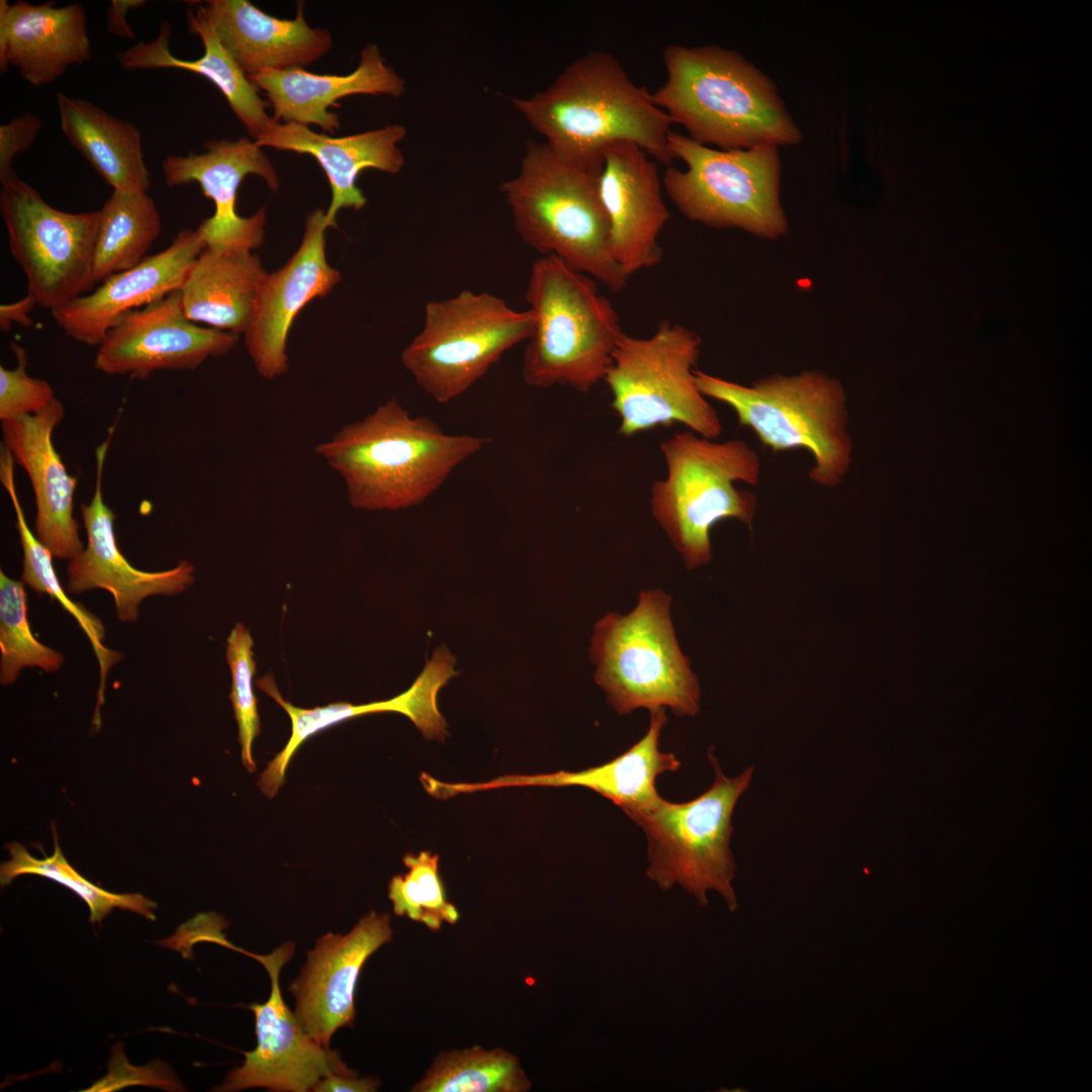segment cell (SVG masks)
I'll list each match as a JSON object with an SVG mask.
<instances>
[{
  "label": "cell",
  "mask_w": 1092,
  "mask_h": 1092,
  "mask_svg": "<svg viewBox=\"0 0 1092 1092\" xmlns=\"http://www.w3.org/2000/svg\"><path fill=\"white\" fill-rule=\"evenodd\" d=\"M0 211L37 305L53 310L91 289L99 210H59L16 177L2 185Z\"/></svg>",
  "instance_id": "obj_13"
},
{
  "label": "cell",
  "mask_w": 1092,
  "mask_h": 1092,
  "mask_svg": "<svg viewBox=\"0 0 1092 1092\" xmlns=\"http://www.w3.org/2000/svg\"><path fill=\"white\" fill-rule=\"evenodd\" d=\"M512 102L548 148L575 166L603 170L605 149L618 142L634 143L667 166L673 161L670 117L609 52H587L546 89Z\"/></svg>",
  "instance_id": "obj_1"
},
{
  "label": "cell",
  "mask_w": 1092,
  "mask_h": 1092,
  "mask_svg": "<svg viewBox=\"0 0 1092 1092\" xmlns=\"http://www.w3.org/2000/svg\"><path fill=\"white\" fill-rule=\"evenodd\" d=\"M532 326L529 309L516 310L494 294L464 289L425 305L423 328L403 349L401 363L429 396L448 403L527 341Z\"/></svg>",
  "instance_id": "obj_12"
},
{
  "label": "cell",
  "mask_w": 1092,
  "mask_h": 1092,
  "mask_svg": "<svg viewBox=\"0 0 1092 1092\" xmlns=\"http://www.w3.org/2000/svg\"><path fill=\"white\" fill-rule=\"evenodd\" d=\"M326 212L314 209L305 220L297 251L261 288L245 343L257 372L273 379L287 372V338L297 314L311 300L326 296L341 274L326 258Z\"/></svg>",
  "instance_id": "obj_20"
},
{
  "label": "cell",
  "mask_w": 1092,
  "mask_h": 1092,
  "mask_svg": "<svg viewBox=\"0 0 1092 1092\" xmlns=\"http://www.w3.org/2000/svg\"><path fill=\"white\" fill-rule=\"evenodd\" d=\"M35 305H37L35 299L28 293L16 302L2 304L0 306L1 329L7 331L12 323L25 327L30 326L32 321L29 317V312Z\"/></svg>",
  "instance_id": "obj_44"
},
{
  "label": "cell",
  "mask_w": 1092,
  "mask_h": 1092,
  "mask_svg": "<svg viewBox=\"0 0 1092 1092\" xmlns=\"http://www.w3.org/2000/svg\"><path fill=\"white\" fill-rule=\"evenodd\" d=\"M709 759L714 768L710 788L685 803L668 802L661 797L652 805L627 815L640 826L647 838L646 874L662 890L675 884L707 906V893H719L733 912L738 903L732 881L736 863L730 848L732 815L746 792L753 766L738 776L727 777L713 752Z\"/></svg>",
  "instance_id": "obj_9"
},
{
  "label": "cell",
  "mask_w": 1092,
  "mask_h": 1092,
  "mask_svg": "<svg viewBox=\"0 0 1092 1092\" xmlns=\"http://www.w3.org/2000/svg\"><path fill=\"white\" fill-rule=\"evenodd\" d=\"M267 275L251 250L205 246L180 289L184 313L194 323L245 334Z\"/></svg>",
  "instance_id": "obj_30"
},
{
  "label": "cell",
  "mask_w": 1092,
  "mask_h": 1092,
  "mask_svg": "<svg viewBox=\"0 0 1092 1092\" xmlns=\"http://www.w3.org/2000/svg\"><path fill=\"white\" fill-rule=\"evenodd\" d=\"M204 5L220 42L247 76L309 66L333 44L328 29L308 25L302 2L292 19L271 16L247 0Z\"/></svg>",
  "instance_id": "obj_27"
},
{
  "label": "cell",
  "mask_w": 1092,
  "mask_h": 1092,
  "mask_svg": "<svg viewBox=\"0 0 1092 1092\" xmlns=\"http://www.w3.org/2000/svg\"><path fill=\"white\" fill-rule=\"evenodd\" d=\"M405 134L403 125L390 124L334 138L314 132L306 125L275 121L255 139V143L261 148L310 155L317 161L332 190L326 222L328 228H337L336 216L341 209L360 210L367 202L357 186V178L363 170L396 174L402 169L404 158L398 144Z\"/></svg>",
  "instance_id": "obj_25"
},
{
  "label": "cell",
  "mask_w": 1092,
  "mask_h": 1092,
  "mask_svg": "<svg viewBox=\"0 0 1092 1092\" xmlns=\"http://www.w3.org/2000/svg\"><path fill=\"white\" fill-rule=\"evenodd\" d=\"M532 1083L519 1059L500 1049L474 1045L439 1054L414 1092H526Z\"/></svg>",
  "instance_id": "obj_34"
},
{
  "label": "cell",
  "mask_w": 1092,
  "mask_h": 1092,
  "mask_svg": "<svg viewBox=\"0 0 1092 1092\" xmlns=\"http://www.w3.org/2000/svg\"><path fill=\"white\" fill-rule=\"evenodd\" d=\"M204 247L199 228L181 231L167 249L109 276L91 293L51 310L52 315L72 339L99 345L125 314L180 290Z\"/></svg>",
  "instance_id": "obj_21"
},
{
  "label": "cell",
  "mask_w": 1092,
  "mask_h": 1092,
  "mask_svg": "<svg viewBox=\"0 0 1092 1092\" xmlns=\"http://www.w3.org/2000/svg\"><path fill=\"white\" fill-rule=\"evenodd\" d=\"M0 682L12 685L24 667L58 671L64 655L42 644L27 618L24 583L0 571Z\"/></svg>",
  "instance_id": "obj_36"
},
{
  "label": "cell",
  "mask_w": 1092,
  "mask_h": 1092,
  "mask_svg": "<svg viewBox=\"0 0 1092 1092\" xmlns=\"http://www.w3.org/2000/svg\"><path fill=\"white\" fill-rule=\"evenodd\" d=\"M666 721L665 709L650 712L648 730L639 741L612 760L578 771L509 775L474 784H450L432 778L428 792L433 797L446 799L507 787H580L609 799L628 814L655 803L660 798L656 790L657 777L680 767L674 754L659 749L660 734Z\"/></svg>",
  "instance_id": "obj_23"
},
{
  "label": "cell",
  "mask_w": 1092,
  "mask_h": 1092,
  "mask_svg": "<svg viewBox=\"0 0 1092 1092\" xmlns=\"http://www.w3.org/2000/svg\"><path fill=\"white\" fill-rule=\"evenodd\" d=\"M630 142L604 151L600 193L609 221L612 256L629 278L662 260L659 235L670 214L657 165Z\"/></svg>",
  "instance_id": "obj_19"
},
{
  "label": "cell",
  "mask_w": 1092,
  "mask_h": 1092,
  "mask_svg": "<svg viewBox=\"0 0 1092 1092\" xmlns=\"http://www.w3.org/2000/svg\"><path fill=\"white\" fill-rule=\"evenodd\" d=\"M84 7L0 1V71L13 66L32 86L51 84L91 59Z\"/></svg>",
  "instance_id": "obj_24"
},
{
  "label": "cell",
  "mask_w": 1092,
  "mask_h": 1092,
  "mask_svg": "<svg viewBox=\"0 0 1092 1092\" xmlns=\"http://www.w3.org/2000/svg\"><path fill=\"white\" fill-rule=\"evenodd\" d=\"M526 300L533 326L522 362L524 382L586 393L603 381L623 331L598 282L553 255L540 256L531 267Z\"/></svg>",
  "instance_id": "obj_6"
},
{
  "label": "cell",
  "mask_w": 1092,
  "mask_h": 1092,
  "mask_svg": "<svg viewBox=\"0 0 1092 1092\" xmlns=\"http://www.w3.org/2000/svg\"><path fill=\"white\" fill-rule=\"evenodd\" d=\"M11 349L16 355V367L8 369L0 366L1 422L36 414L56 398L48 381L28 375L25 349L15 343L11 344Z\"/></svg>",
  "instance_id": "obj_39"
},
{
  "label": "cell",
  "mask_w": 1092,
  "mask_h": 1092,
  "mask_svg": "<svg viewBox=\"0 0 1092 1092\" xmlns=\"http://www.w3.org/2000/svg\"><path fill=\"white\" fill-rule=\"evenodd\" d=\"M149 1085L170 1091L182 1090V1085L172 1070L164 1063L155 1062L143 1068L129 1065L122 1049H113L109 1073L86 1091H113L129 1085Z\"/></svg>",
  "instance_id": "obj_40"
},
{
  "label": "cell",
  "mask_w": 1092,
  "mask_h": 1092,
  "mask_svg": "<svg viewBox=\"0 0 1092 1092\" xmlns=\"http://www.w3.org/2000/svg\"><path fill=\"white\" fill-rule=\"evenodd\" d=\"M14 459L10 452L2 447L0 456V479L5 487L16 518V528L22 547L21 581L37 593L47 594L57 600L68 611L88 637L101 669L98 706L103 703V690L106 672L120 659V654L103 645L105 630L102 622L83 606L71 601L66 595L53 563V554L37 539L25 520L14 479Z\"/></svg>",
  "instance_id": "obj_33"
},
{
  "label": "cell",
  "mask_w": 1092,
  "mask_h": 1092,
  "mask_svg": "<svg viewBox=\"0 0 1092 1092\" xmlns=\"http://www.w3.org/2000/svg\"><path fill=\"white\" fill-rule=\"evenodd\" d=\"M114 427L95 450L96 473L94 494L88 504L81 505L82 520L87 533L86 547L67 567L66 588L82 594L101 588L111 594L117 618L135 622L140 605L148 597L172 596L185 590L194 580L195 567L181 561L173 568L145 571L135 568L121 553L115 533L113 511L105 504L102 491L103 470Z\"/></svg>",
  "instance_id": "obj_17"
},
{
  "label": "cell",
  "mask_w": 1092,
  "mask_h": 1092,
  "mask_svg": "<svg viewBox=\"0 0 1092 1092\" xmlns=\"http://www.w3.org/2000/svg\"><path fill=\"white\" fill-rule=\"evenodd\" d=\"M247 77L265 92L276 121L315 124L331 133L341 127L338 114L329 110L339 99L357 94L397 98L405 92L404 80L385 63L374 43L364 47L357 68L347 75L314 74L294 68Z\"/></svg>",
  "instance_id": "obj_28"
},
{
  "label": "cell",
  "mask_w": 1092,
  "mask_h": 1092,
  "mask_svg": "<svg viewBox=\"0 0 1092 1092\" xmlns=\"http://www.w3.org/2000/svg\"><path fill=\"white\" fill-rule=\"evenodd\" d=\"M292 941L284 942L268 954L240 950L257 960L267 971L271 990L268 1000L253 1003L256 1048L245 1053V1061L231 1071L216 1091H240L266 1088L280 1092H306L332 1074L352 1075L339 1051L325 1048L311 1039L295 1013L285 1004L279 977L282 967L291 960Z\"/></svg>",
  "instance_id": "obj_14"
},
{
  "label": "cell",
  "mask_w": 1092,
  "mask_h": 1092,
  "mask_svg": "<svg viewBox=\"0 0 1092 1092\" xmlns=\"http://www.w3.org/2000/svg\"><path fill=\"white\" fill-rule=\"evenodd\" d=\"M668 148L686 170L667 166L662 186L688 219L716 229H740L778 239L788 233L780 201L778 146L715 150L670 131Z\"/></svg>",
  "instance_id": "obj_11"
},
{
  "label": "cell",
  "mask_w": 1092,
  "mask_h": 1092,
  "mask_svg": "<svg viewBox=\"0 0 1092 1092\" xmlns=\"http://www.w3.org/2000/svg\"><path fill=\"white\" fill-rule=\"evenodd\" d=\"M146 3L145 0H111L107 11V30L117 37L134 39L136 34L127 23L126 15L129 10L140 8Z\"/></svg>",
  "instance_id": "obj_43"
},
{
  "label": "cell",
  "mask_w": 1092,
  "mask_h": 1092,
  "mask_svg": "<svg viewBox=\"0 0 1092 1092\" xmlns=\"http://www.w3.org/2000/svg\"><path fill=\"white\" fill-rule=\"evenodd\" d=\"M489 442L483 436L447 434L392 397L342 427L315 452L340 475L353 508L397 511L426 502Z\"/></svg>",
  "instance_id": "obj_2"
},
{
  "label": "cell",
  "mask_w": 1092,
  "mask_h": 1092,
  "mask_svg": "<svg viewBox=\"0 0 1092 1092\" xmlns=\"http://www.w3.org/2000/svg\"><path fill=\"white\" fill-rule=\"evenodd\" d=\"M670 604L661 589L642 590L630 613H608L594 627V678L618 714L668 708L677 716H695L700 711L699 680L677 642Z\"/></svg>",
  "instance_id": "obj_8"
},
{
  "label": "cell",
  "mask_w": 1092,
  "mask_h": 1092,
  "mask_svg": "<svg viewBox=\"0 0 1092 1092\" xmlns=\"http://www.w3.org/2000/svg\"><path fill=\"white\" fill-rule=\"evenodd\" d=\"M374 1078H358V1074H332L322 1079L312 1089L314 1092H373L379 1087Z\"/></svg>",
  "instance_id": "obj_42"
},
{
  "label": "cell",
  "mask_w": 1092,
  "mask_h": 1092,
  "mask_svg": "<svg viewBox=\"0 0 1092 1092\" xmlns=\"http://www.w3.org/2000/svg\"><path fill=\"white\" fill-rule=\"evenodd\" d=\"M666 475L650 490V511L680 555L687 569L712 560L711 529L733 519L751 528L756 495L735 482L757 485L761 461L741 439L716 442L692 431L664 440Z\"/></svg>",
  "instance_id": "obj_7"
},
{
  "label": "cell",
  "mask_w": 1092,
  "mask_h": 1092,
  "mask_svg": "<svg viewBox=\"0 0 1092 1092\" xmlns=\"http://www.w3.org/2000/svg\"><path fill=\"white\" fill-rule=\"evenodd\" d=\"M99 212L91 288L139 265L161 232L159 210L144 190H113Z\"/></svg>",
  "instance_id": "obj_32"
},
{
  "label": "cell",
  "mask_w": 1092,
  "mask_h": 1092,
  "mask_svg": "<svg viewBox=\"0 0 1092 1092\" xmlns=\"http://www.w3.org/2000/svg\"><path fill=\"white\" fill-rule=\"evenodd\" d=\"M701 345L696 332L667 320L649 337L622 333L603 379L620 435L680 424L705 438L720 436V417L696 383Z\"/></svg>",
  "instance_id": "obj_10"
},
{
  "label": "cell",
  "mask_w": 1092,
  "mask_h": 1092,
  "mask_svg": "<svg viewBox=\"0 0 1092 1092\" xmlns=\"http://www.w3.org/2000/svg\"><path fill=\"white\" fill-rule=\"evenodd\" d=\"M653 102L694 142L720 150L796 145L801 131L774 82L738 53L670 43Z\"/></svg>",
  "instance_id": "obj_3"
},
{
  "label": "cell",
  "mask_w": 1092,
  "mask_h": 1092,
  "mask_svg": "<svg viewBox=\"0 0 1092 1092\" xmlns=\"http://www.w3.org/2000/svg\"><path fill=\"white\" fill-rule=\"evenodd\" d=\"M696 383L706 396L723 402L740 426L751 430L774 453L807 450L808 476L825 488L837 487L852 461L848 413L842 383L818 370L774 374L743 385L699 369Z\"/></svg>",
  "instance_id": "obj_5"
},
{
  "label": "cell",
  "mask_w": 1092,
  "mask_h": 1092,
  "mask_svg": "<svg viewBox=\"0 0 1092 1092\" xmlns=\"http://www.w3.org/2000/svg\"><path fill=\"white\" fill-rule=\"evenodd\" d=\"M237 343L233 333L190 321L177 290L125 314L98 345L94 365L108 375L146 379L158 370H193Z\"/></svg>",
  "instance_id": "obj_15"
},
{
  "label": "cell",
  "mask_w": 1092,
  "mask_h": 1092,
  "mask_svg": "<svg viewBox=\"0 0 1092 1092\" xmlns=\"http://www.w3.org/2000/svg\"><path fill=\"white\" fill-rule=\"evenodd\" d=\"M187 23L203 43L201 58L183 60L172 55L170 26L165 21L155 39L118 53L117 62L126 70L180 69L203 76L218 88L238 119L256 139L276 121L266 111L268 103L220 42L204 4L187 10Z\"/></svg>",
  "instance_id": "obj_29"
},
{
  "label": "cell",
  "mask_w": 1092,
  "mask_h": 1092,
  "mask_svg": "<svg viewBox=\"0 0 1092 1092\" xmlns=\"http://www.w3.org/2000/svg\"><path fill=\"white\" fill-rule=\"evenodd\" d=\"M601 173L561 160L545 143L529 141L518 175L500 190L525 244L618 293L629 278L610 250Z\"/></svg>",
  "instance_id": "obj_4"
},
{
  "label": "cell",
  "mask_w": 1092,
  "mask_h": 1092,
  "mask_svg": "<svg viewBox=\"0 0 1092 1092\" xmlns=\"http://www.w3.org/2000/svg\"><path fill=\"white\" fill-rule=\"evenodd\" d=\"M65 416L57 397L40 412L2 422L3 447L26 472L34 494L35 536L54 558L73 559L84 545L74 518L78 477L68 472L53 442Z\"/></svg>",
  "instance_id": "obj_22"
},
{
  "label": "cell",
  "mask_w": 1092,
  "mask_h": 1092,
  "mask_svg": "<svg viewBox=\"0 0 1092 1092\" xmlns=\"http://www.w3.org/2000/svg\"><path fill=\"white\" fill-rule=\"evenodd\" d=\"M55 833V849L51 856L36 858L26 848L12 842L7 845L9 859L2 862L0 882L9 885L21 875L41 876L71 889L88 905L90 921H101L113 908L128 910L155 920L157 904L141 894H115L108 892L81 876L66 859Z\"/></svg>",
  "instance_id": "obj_35"
},
{
  "label": "cell",
  "mask_w": 1092,
  "mask_h": 1092,
  "mask_svg": "<svg viewBox=\"0 0 1092 1092\" xmlns=\"http://www.w3.org/2000/svg\"><path fill=\"white\" fill-rule=\"evenodd\" d=\"M57 105L64 135L113 190L148 191L150 173L135 125L61 92Z\"/></svg>",
  "instance_id": "obj_31"
},
{
  "label": "cell",
  "mask_w": 1092,
  "mask_h": 1092,
  "mask_svg": "<svg viewBox=\"0 0 1092 1092\" xmlns=\"http://www.w3.org/2000/svg\"><path fill=\"white\" fill-rule=\"evenodd\" d=\"M41 127L38 116L23 113L0 126V183L1 185L17 177L13 169V160L25 152L35 141Z\"/></svg>",
  "instance_id": "obj_41"
},
{
  "label": "cell",
  "mask_w": 1092,
  "mask_h": 1092,
  "mask_svg": "<svg viewBox=\"0 0 1092 1092\" xmlns=\"http://www.w3.org/2000/svg\"><path fill=\"white\" fill-rule=\"evenodd\" d=\"M392 934L389 915L370 911L348 933H327L307 952L289 991L295 998L294 1013L301 1027L315 1042L330 1048L339 1028L353 1025L360 972Z\"/></svg>",
  "instance_id": "obj_16"
},
{
  "label": "cell",
  "mask_w": 1092,
  "mask_h": 1092,
  "mask_svg": "<svg viewBox=\"0 0 1092 1092\" xmlns=\"http://www.w3.org/2000/svg\"><path fill=\"white\" fill-rule=\"evenodd\" d=\"M204 149L202 154L189 152L186 156L166 157L162 162L166 184L175 187L196 182L204 196L213 201L214 213L198 226L205 246L251 251L260 247L267 218L265 207L244 217L236 210V200L248 175H257L271 190H278L280 181L272 162L255 141L246 136L236 141H208Z\"/></svg>",
  "instance_id": "obj_18"
},
{
  "label": "cell",
  "mask_w": 1092,
  "mask_h": 1092,
  "mask_svg": "<svg viewBox=\"0 0 1092 1092\" xmlns=\"http://www.w3.org/2000/svg\"><path fill=\"white\" fill-rule=\"evenodd\" d=\"M451 677V670L445 663L431 659L411 688L390 700L361 705L334 703L312 709L298 708L284 700L272 674L259 678L257 686L289 716L291 735L283 749L260 775L258 786L267 797L273 798L285 781L291 758L303 742L333 725L362 715L399 713L406 716L425 738L444 741L448 735L447 724L438 709L437 695Z\"/></svg>",
  "instance_id": "obj_26"
},
{
  "label": "cell",
  "mask_w": 1092,
  "mask_h": 1092,
  "mask_svg": "<svg viewBox=\"0 0 1092 1092\" xmlns=\"http://www.w3.org/2000/svg\"><path fill=\"white\" fill-rule=\"evenodd\" d=\"M403 863L407 873L392 877L388 885L394 914L421 922L434 931L443 923L455 924L459 913L446 898L438 855L430 851L407 853Z\"/></svg>",
  "instance_id": "obj_37"
},
{
  "label": "cell",
  "mask_w": 1092,
  "mask_h": 1092,
  "mask_svg": "<svg viewBox=\"0 0 1092 1092\" xmlns=\"http://www.w3.org/2000/svg\"><path fill=\"white\" fill-rule=\"evenodd\" d=\"M226 661L232 675L230 698L238 723L242 761L249 771H254L257 765L252 746L260 733L257 699L253 692L256 662L253 639L243 624L238 623L228 637Z\"/></svg>",
  "instance_id": "obj_38"
}]
</instances>
